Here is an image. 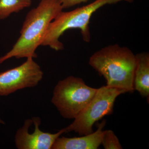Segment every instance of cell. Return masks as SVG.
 <instances>
[{"mask_svg":"<svg viewBox=\"0 0 149 149\" xmlns=\"http://www.w3.org/2000/svg\"><path fill=\"white\" fill-rule=\"evenodd\" d=\"M97 91L85 84L80 77L70 76L55 86L52 103L63 118L73 119L90 103Z\"/></svg>","mask_w":149,"mask_h":149,"instance_id":"cell-4","label":"cell"},{"mask_svg":"<svg viewBox=\"0 0 149 149\" xmlns=\"http://www.w3.org/2000/svg\"><path fill=\"white\" fill-rule=\"evenodd\" d=\"M89 0H61L63 9L68 8L81 3L87 2Z\"/></svg>","mask_w":149,"mask_h":149,"instance_id":"cell-12","label":"cell"},{"mask_svg":"<svg viewBox=\"0 0 149 149\" xmlns=\"http://www.w3.org/2000/svg\"><path fill=\"white\" fill-rule=\"evenodd\" d=\"M124 93L123 91L107 85L98 88L87 106L71 124L63 128L65 133L73 131L84 136L93 133L94 124L104 116L111 114L116 98Z\"/></svg>","mask_w":149,"mask_h":149,"instance_id":"cell-5","label":"cell"},{"mask_svg":"<svg viewBox=\"0 0 149 149\" xmlns=\"http://www.w3.org/2000/svg\"><path fill=\"white\" fill-rule=\"evenodd\" d=\"M32 4V0H0V19H5Z\"/></svg>","mask_w":149,"mask_h":149,"instance_id":"cell-10","label":"cell"},{"mask_svg":"<svg viewBox=\"0 0 149 149\" xmlns=\"http://www.w3.org/2000/svg\"><path fill=\"white\" fill-rule=\"evenodd\" d=\"M106 121L104 120L97 125V130L91 134L80 137L66 138L59 136L52 149H97L101 145L102 138Z\"/></svg>","mask_w":149,"mask_h":149,"instance_id":"cell-8","label":"cell"},{"mask_svg":"<svg viewBox=\"0 0 149 149\" xmlns=\"http://www.w3.org/2000/svg\"><path fill=\"white\" fill-rule=\"evenodd\" d=\"M134 71L133 86L134 90L143 97L149 98V54L143 52L137 54Z\"/></svg>","mask_w":149,"mask_h":149,"instance_id":"cell-9","label":"cell"},{"mask_svg":"<svg viewBox=\"0 0 149 149\" xmlns=\"http://www.w3.org/2000/svg\"><path fill=\"white\" fill-rule=\"evenodd\" d=\"M63 9L61 0H41L27 14L19 38L11 49L0 57V64L12 58H36V50L42 45L50 24Z\"/></svg>","mask_w":149,"mask_h":149,"instance_id":"cell-1","label":"cell"},{"mask_svg":"<svg viewBox=\"0 0 149 149\" xmlns=\"http://www.w3.org/2000/svg\"><path fill=\"white\" fill-rule=\"evenodd\" d=\"M134 0H95L93 2L70 11L61 12L51 22L41 46H48L55 51L62 50L63 43L61 36L67 30L78 29L80 30L83 40L89 42L91 40L89 23L91 17L99 9L106 5L121 1L132 3Z\"/></svg>","mask_w":149,"mask_h":149,"instance_id":"cell-3","label":"cell"},{"mask_svg":"<svg viewBox=\"0 0 149 149\" xmlns=\"http://www.w3.org/2000/svg\"><path fill=\"white\" fill-rule=\"evenodd\" d=\"M43 75L41 67L34 58H28L19 66L0 72V96L35 87L41 82Z\"/></svg>","mask_w":149,"mask_h":149,"instance_id":"cell-6","label":"cell"},{"mask_svg":"<svg viewBox=\"0 0 149 149\" xmlns=\"http://www.w3.org/2000/svg\"><path fill=\"white\" fill-rule=\"evenodd\" d=\"M0 123L2 124H5V123L4 120H3L2 119H1L0 118Z\"/></svg>","mask_w":149,"mask_h":149,"instance_id":"cell-13","label":"cell"},{"mask_svg":"<svg viewBox=\"0 0 149 149\" xmlns=\"http://www.w3.org/2000/svg\"><path fill=\"white\" fill-rule=\"evenodd\" d=\"M89 64L106 80L107 86L124 91L134 92L133 80L136 55L129 48L111 45L93 54Z\"/></svg>","mask_w":149,"mask_h":149,"instance_id":"cell-2","label":"cell"},{"mask_svg":"<svg viewBox=\"0 0 149 149\" xmlns=\"http://www.w3.org/2000/svg\"><path fill=\"white\" fill-rule=\"evenodd\" d=\"M101 145L105 149H121L122 147L119 140L112 130H104Z\"/></svg>","mask_w":149,"mask_h":149,"instance_id":"cell-11","label":"cell"},{"mask_svg":"<svg viewBox=\"0 0 149 149\" xmlns=\"http://www.w3.org/2000/svg\"><path fill=\"white\" fill-rule=\"evenodd\" d=\"M41 119L34 117L26 119L15 136V143L18 149H52L56 140L65 133L64 129L55 133L40 130Z\"/></svg>","mask_w":149,"mask_h":149,"instance_id":"cell-7","label":"cell"}]
</instances>
